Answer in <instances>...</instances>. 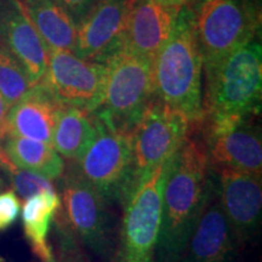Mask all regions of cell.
Masks as SVG:
<instances>
[{"instance_id":"obj_2","label":"cell","mask_w":262,"mask_h":262,"mask_svg":"<svg viewBox=\"0 0 262 262\" xmlns=\"http://www.w3.org/2000/svg\"><path fill=\"white\" fill-rule=\"evenodd\" d=\"M155 98L179 111L192 124L204 119L203 60L189 6H183L169 40L152 61Z\"/></svg>"},{"instance_id":"obj_27","label":"cell","mask_w":262,"mask_h":262,"mask_svg":"<svg viewBox=\"0 0 262 262\" xmlns=\"http://www.w3.org/2000/svg\"><path fill=\"white\" fill-rule=\"evenodd\" d=\"M9 107L6 104L5 100L3 98L2 94H0V134L4 137L5 133V122H6V116H8Z\"/></svg>"},{"instance_id":"obj_21","label":"cell","mask_w":262,"mask_h":262,"mask_svg":"<svg viewBox=\"0 0 262 262\" xmlns=\"http://www.w3.org/2000/svg\"><path fill=\"white\" fill-rule=\"evenodd\" d=\"M96 135L93 113L77 107L63 106L52 136L54 149L71 162H78Z\"/></svg>"},{"instance_id":"obj_29","label":"cell","mask_w":262,"mask_h":262,"mask_svg":"<svg viewBox=\"0 0 262 262\" xmlns=\"http://www.w3.org/2000/svg\"><path fill=\"white\" fill-rule=\"evenodd\" d=\"M3 140H4V137H3L2 134H0V162H2L3 158H4V150H3Z\"/></svg>"},{"instance_id":"obj_22","label":"cell","mask_w":262,"mask_h":262,"mask_svg":"<svg viewBox=\"0 0 262 262\" xmlns=\"http://www.w3.org/2000/svg\"><path fill=\"white\" fill-rule=\"evenodd\" d=\"M31 88L24 67L0 41V94L8 107L14 106Z\"/></svg>"},{"instance_id":"obj_30","label":"cell","mask_w":262,"mask_h":262,"mask_svg":"<svg viewBox=\"0 0 262 262\" xmlns=\"http://www.w3.org/2000/svg\"><path fill=\"white\" fill-rule=\"evenodd\" d=\"M3 188V180H2V178H0V189Z\"/></svg>"},{"instance_id":"obj_24","label":"cell","mask_w":262,"mask_h":262,"mask_svg":"<svg viewBox=\"0 0 262 262\" xmlns=\"http://www.w3.org/2000/svg\"><path fill=\"white\" fill-rule=\"evenodd\" d=\"M21 203L15 191L0 192V232L8 229L17 220Z\"/></svg>"},{"instance_id":"obj_28","label":"cell","mask_w":262,"mask_h":262,"mask_svg":"<svg viewBox=\"0 0 262 262\" xmlns=\"http://www.w3.org/2000/svg\"><path fill=\"white\" fill-rule=\"evenodd\" d=\"M158 2L168 5L178 6V8H183V6L189 5V3H192L193 0H158Z\"/></svg>"},{"instance_id":"obj_15","label":"cell","mask_w":262,"mask_h":262,"mask_svg":"<svg viewBox=\"0 0 262 262\" xmlns=\"http://www.w3.org/2000/svg\"><path fill=\"white\" fill-rule=\"evenodd\" d=\"M0 41L21 63L32 86L47 73L49 50L19 0H0Z\"/></svg>"},{"instance_id":"obj_11","label":"cell","mask_w":262,"mask_h":262,"mask_svg":"<svg viewBox=\"0 0 262 262\" xmlns=\"http://www.w3.org/2000/svg\"><path fill=\"white\" fill-rule=\"evenodd\" d=\"M204 146L209 163L215 169L262 175V142L251 119L205 118Z\"/></svg>"},{"instance_id":"obj_16","label":"cell","mask_w":262,"mask_h":262,"mask_svg":"<svg viewBox=\"0 0 262 262\" xmlns=\"http://www.w3.org/2000/svg\"><path fill=\"white\" fill-rule=\"evenodd\" d=\"M62 108L63 104L40 81L9 108L4 137H25L51 145Z\"/></svg>"},{"instance_id":"obj_8","label":"cell","mask_w":262,"mask_h":262,"mask_svg":"<svg viewBox=\"0 0 262 262\" xmlns=\"http://www.w3.org/2000/svg\"><path fill=\"white\" fill-rule=\"evenodd\" d=\"M107 79L101 113L120 129L130 130L155 98L152 61L120 50L106 63Z\"/></svg>"},{"instance_id":"obj_18","label":"cell","mask_w":262,"mask_h":262,"mask_svg":"<svg viewBox=\"0 0 262 262\" xmlns=\"http://www.w3.org/2000/svg\"><path fill=\"white\" fill-rule=\"evenodd\" d=\"M48 50H74L77 24L55 0H19Z\"/></svg>"},{"instance_id":"obj_14","label":"cell","mask_w":262,"mask_h":262,"mask_svg":"<svg viewBox=\"0 0 262 262\" xmlns=\"http://www.w3.org/2000/svg\"><path fill=\"white\" fill-rule=\"evenodd\" d=\"M181 9L158 0H130L123 50L153 61L169 40Z\"/></svg>"},{"instance_id":"obj_23","label":"cell","mask_w":262,"mask_h":262,"mask_svg":"<svg viewBox=\"0 0 262 262\" xmlns=\"http://www.w3.org/2000/svg\"><path fill=\"white\" fill-rule=\"evenodd\" d=\"M0 165L4 168L6 173H8L15 193L21 195L22 198L27 199L29 196L38 194L40 192L55 191L51 180L38 175L35 172L16 168L5 157L0 162Z\"/></svg>"},{"instance_id":"obj_4","label":"cell","mask_w":262,"mask_h":262,"mask_svg":"<svg viewBox=\"0 0 262 262\" xmlns=\"http://www.w3.org/2000/svg\"><path fill=\"white\" fill-rule=\"evenodd\" d=\"M257 0H193V29L203 71L255 40L260 31Z\"/></svg>"},{"instance_id":"obj_3","label":"cell","mask_w":262,"mask_h":262,"mask_svg":"<svg viewBox=\"0 0 262 262\" xmlns=\"http://www.w3.org/2000/svg\"><path fill=\"white\" fill-rule=\"evenodd\" d=\"M205 72L204 119H251L261 110L262 49L255 39ZM203 119V120H204Z\"/></svg>"},{"instance_id":"obj_17","label":"cell","mask_w":262,"mask_h":262,"mask_svg":"<svg viewBox=\"0 0 262 262\" xmlns=\"http://www.w3.org/2000/svg\"><path fill=\"white\" fill-rule=\"evenodd\" d=\"M237 248L217 189L205 206L180 262H232Z\"/></svg>"},{"instance_id":"obj_6","label":"cell","mask_w":262,"mask_h":262,"mask_svg":"<svg viewBox=\"0 0 262 262\" xmlns=\"http://www.w3.org/2000/svg\"><path fill=\"white\" fill-rule=\"evenodd\" d=\"M166 168L168 162L137 185L124 201L117 262H155Z\"/></svg>"},{"instance_id":"obj_13","label":"cell","mask_w":262,"mask_h":262,"mask_svg":"<svg viewBox=\"0 0 262 262\" xmlns=\"http://www.w3.org/2000/svg\"><path fill=\"white\" fill-rule=\"evenodd\" d=\"M216 182L220 204L235 243H245L256 235L261 226V176L220 169Z\"/></svg>"},{"instance_id":"obj_10","label":"cell","mask_w":262,"mask_h":262,"mask_svg":"<svg viewBox=\"0 0 262 262\" xmlns=\"http://www.w3.org/2000/svg\"><path fill=\"white\" fill-rule=\"evenodd\" d=\"M63 205L68 224L80 241L101 257L111 254L112 226L107 201L72 164L63 178Z\"/></svg>"},{"instance_id":"obj_25","label":"cell","mask_w":262,"mask_h":262,"mask_svg":"<svg viewBox=\"0 0 262 262\" xmlns=\"http://www.w3.org/2000/svg\"><path fill=\"white\" fill-rule=\"evenodd\" d=\"M55 2L62 9H64L78 25L93 9L97 0H55Z\"/></svg>"},{"instance_id":"obj_20","label":"cell","mask_w":262,"mask_h":262,"mask_svg":"<svg viewBox=\"0 0 262 262\" xmlns=\"http://www.w3.org/2000/svg\"><path fill=\"white\" fill-rule=\"evenodd\" d=\"M5 158L16 168L56 180L63 176L64 160L54 147L25 137L5 136L3 140Z\"/></svg>"},{"instance_id":"obj_7","label":"cell","mask_w":262,"mask_h":262,"mask_svg":"<svg viewBox=\"0 0 262 262\" xmlns=\"http://www.w3.org/2000/svg\"><path fill=\"white\" fill-rule=\"evenodd\" d=\"M192 125L179 111L157 100L149 103L131 129L133 189L172 158L189 137Z\"/></svg>"},{"instance_id":"obj_12","label":"cell","mask_w":262,"mask_h":262,"mask_svg":"<svg viewBox=\"0 0 262 262\" xmlns=\"http://www.w3.org/2000/svg\"><path fill=\"white\" fill-rule=\"evenodd\" d=\"M130 0H97L77 25L73 54L83 60L106 63L123 49Z\"/></svg>"},{"instance_id":"obj_19","label":"cell","mask_w":262,"mask_h":262,"mask_svg":"<svg viewBox=\"0 0 262 262\" xmlns=\"http://www.w3.org/2000/svg\"><path fill=\"white\" fill-rule=\"evenodd\" d=\"M61 198L55 191H45L26 199L22 208L25 237L33 253L42 262L54 258L48 235L56 212L61 209Z\"/></svg>"},{"instance_id":"obj_26","label":"cell","mask_w":262,"mask_h":262,"mask_svg":"<svg viewBox=\"0 0 262 262\" xmlns=\"http://www.w3.org/2000/svg\"><path fill=\"white\" fill-rule=\"evenodd\" d=\"M51 262H89L78 251H66L58 258H52Z\"/></svg>"},{"instance_id":"obj_9","label":"cell","mask_w":262,"mask_h":262,"mask_svg":"<svg viewBox=\"0 0 262 262\" xmlns=\"http://www.w3.org/2000/svg\"><path fill=\"white\" fill-rule=\"evenodd\" d=\"M107 66L78 57L72 51H49L47 73L41 83L63 106L93 113L103 102Z\"/></svg>"},{"instance_id":"obj_5","label":"cell","mask_w":262,"mask_h":262,"mask_svg":"<svg viewBox=\"0 0 262 262\" xmlns=\"http://www.w3.org/2000/svg\"><path fill=\"white\" fill-rule=\"evenodd\" d=\"M93 114L96 135L74 164L107 202L123 204L133 189L131 131L116 126L101 113Z\"/></svg>"},{"instance_id":"obj_1","label":"cell","mask_w":262,"mask_h":262,"mask_svg":"<svg viewBox=\"0 0 262 262\" xmlns=\"http://www.w3.org/2000/svg\"><path fill=\"white\" fill-rule=\"evenodd\" d=\"M216 189L204 146L188 137L168 162L157 261L182 260L196 222Z\"/></svg>"}]
</instances>
